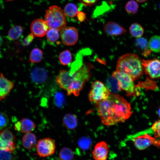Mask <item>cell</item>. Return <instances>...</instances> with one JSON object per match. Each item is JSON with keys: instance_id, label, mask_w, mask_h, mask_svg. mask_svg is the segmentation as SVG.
Segmentation results:
<instances>
[{"instance_id": "1", "label": "cell", "mask_w": 160, "mask_h": 160, "mask_svg": "<svg viewBox=\"0 0 160 160\" xmlns=\"http://www.w3.org/2000/svg\"><path fill=\"white\" fill-rule=\"evenodd\" d=\"M95 105L101 122L108 126L124 122L132 114L130 103L116 94H111L107 99L95 103Z\"/></svg>"}, {"instance_id": "2", "label": "cell", "mask_w": 160, "mask_h": 160, "mask_svg": "<svg viewBox=\"0 0 160 160\" xmlns=\"http://www.w3.org/2000/svg\"><path fill=\"white\" fill-rule=\"evenodd\" d=\"M116 71L127 74L134 81L143 74L144 71L142 60L136 54H125L118 59Z\"/></svg>"}, {"instance_id": "3", "label": "cell", "mask_w": 160, "mask_h": 160, "mask_svg": "<svg viewBox=\"0 0 160 160\" xmlns=\"http://www.w3.org/2000/svg\"><path fill=\"white\" fill-rule=\"evenodd\" d=\"M92 65L85 63L78 68L72 74L69 86L66 90L68 95L72 94L78 96L84 84L90 77V70Z\"/></svg>"}, {"instance_id": "4", "label": "cell", "mask_w": 160, "mask_h": 160, "mask_svg": "<svg viewBox=\"0 0 160 160\" xmlns=\"http://www.w3.org/2000/svg\"><path fill=\"white\" fill-rule=\"evenodd\" d=\"M66 15L64 10L57 5L49 7L46 11L44 20L49 28L60 30L66 25Z\"/></svg>"}, {"instance_id": "5", "label": "cell", "mask_w": 160, "mask_h": 160, "mask_svg": "<svg viewBox=\"0 0 160 160\" xmlns=\"http://www.w3.org/2000/svg\"><path fill=\"white\" fill-rule=\"evenodd\" d=\"M112 76L117 80L120 91H124L129 96H134L137 95L134 80L128 74L116 71L113 73Z\"/></svg>"}, {"instance_id": "6", "label": "cell", "mask_w": 160, "mask_h": 160, "mask_svg": "<svg viewBox=\"0 0 160 160\" xmlns=\"http://www.w3.org/2000/svg\"><path fill=\"white\" fill-rule=\"evenodd\" d=\"M110 94V91L102 82L96 81L92 84L88 97L91 102L96 103L107 99Z\"/></svg>"}, {"instance_id": "7", "label": "cell", "mask_w": 160, "mask_h": 160, "mask_svg": "<svg viewBox=\"0 0 160 160\" xmlns=\"http://www.w3.org/2000/svg\"><path fill=\"white\" fill-rule=\"evenodd\" d=\"M128 139L132 140L136 148L139 150H144L152 145L159 147L157 139L147 133H137L129 136Z\"/></svg>"}, {"instance_id": "8", "label": "cell", "mask_w": 160, "mask_h": 160, "mask_svg": "<svg viewBox=\"0 0 160 160\" xmlns=\"http://www.w3.org/2000/svg\"><path fill=\"white\" fill-rule=\"evenodd\" d=\"M16 137L7 128L0 130V149L13 153L17 148Z\"/></svg>"}, {"instance_id": "9", "label": "cell", "mask_w": 160, "mask_h": 160, "mask_svg": "<svg viewBox=\"0 0 160 160\" xmlns=\"http://www.w3.org/2000/svg\"><path fill=\"white\" fill-rule=\"evenodd\" d=\"M36 148L37 153L40 157L48 156L55 152V143L53 139L50 138H43L38 141Z\"/></svg>"}, {"instance_id": "10", "label": "cell", "mask_w": 160, "mask_h": 160, "mask_svg": "<svg viewBox=\"0 0 160 160\" xmlns=\"http://www.w3.org/2000/svg\"><path fill=\"white\" fill-rule=\"evenodd\" d=\"M143 71L151 78H160V60L158 59L142 60Z\"/></svg>"}, {"instance_id": "11", "label": "cell", "mask_w": 160, "mask_h": 160, "mask_svg": "<svg viewBox=\"0 0 160 160\" xmlns=\"http://www.w3.org/2000/svg\"><path fill=\"white\" fill-rule=\"evenodd\" d=\"M62 43L67 46L75 44L78 39V33L75 28L65 26L60 31Z\"/></svg>"}, {"instance_id": "12", "label": "cell", "mask_w": 160, "mask_h": 160, "mask_svg": "<svg viewBox=\"0 0 160 160\" xmlns=\"http://www.w3.org/2000/svg\"><path fill=\"white\" fill-rule=\"evenodd\" d=\"M49 27L44 20L38 18L33 20L30 25L31 33L34 36L39 37L45 36Z\"/></svg>"}, {"instance_id": "13", "label": "cell", "mask_w": 160, "mask_h": 160, "mask_svg": "<svg viewBox=\"0 0 160 160\" xmlns=\"http://www.w3.org/2000/svg\"><path fill=\"white\" fill-rule=\"evenodd\" d=\"M108 147L104 141H101L95 146L92 152L94 159L96 160H105L108 157Z\"/></svg>"}, {"instance_id": "14", "label": "cell", "mask_w": 160, "mask_h": 160, "mask_svg": "<svg viewBox=\"0 0 160 160\" xmlns=\"http://www.w3.org/2000/svg\"><path fill=\"white\" fill-rule=\"evenodd\" d=\"M72 74V73L70 71L64 69L60 70L56 78L58 85L66 91L70 84Z\"/></svg>"}, {"instance_id": "15", "label": "cell", "mask_w": 160, "mask_h": 160, "mask_svg": "<svg viewBox=\"0 0 160 160\" xmlns=\"http://www.w3.org/2000/svg\"><path fill=\"white\" fill-rule=\"evenodd\" d=\"M36 127V124L32 120L28 118H23L15 123L14 128L18 132L26 133L34 130Z\"/></svg>"}, {"instance_id": "16", "label": "cell", "mask_w": 160, "mask_h": 160, "mask_svg": "<svg viewBox=\"0 0 160 160\" xmlns=\"http://www.w3.org/2000/svg\"><path fill=\"white\" fill-rule=\"evenodd\" d=\"M14 85V82L0 74V101L4 99L10 92Z\"/></svg>"}, {"instance_id": "17", "label": "cell", "mask_w": 160, "mask_h": 160, "mask_svg": "<svg viewBox=\"0 0 160 160\" xmlns=\"http://www.w3.org/2000/svg\"><path fill=\"white\" fill-rule=\"evenodd\" d=\"M104 28L105 33L110 36H118L126 32V29L123 27L113 22L107 23L104 25Z\"/></svg>"}, {"instance_id": "18", "label": "cell", "mask_w": 160, "mask_h": 160, "mask_svg": "<svg viewBox=\"0 0 160 160\" xmlns=\"http://www.w3.org/2000/svg\"><path fill=\"white\" fill-rule=\"evenodd\" d=\"M32 80L36 84H41L44 82L47 77V72L44 68L36 67L34 68L31 73Z\"/></svg>"}, {"instance_id": "19", "label": "cell", "mask_w": 160, "mask_h": 160, "mask_svg": "<svg viewBox=\"0 0 160 160\" xmlns=\"http://www.w3.org/2000/svg\"><path fill=\"white\" fill-rule=\"evenodd\" d=\"M36 136L34 133L31 132L25 133L22 138V145L26 149H31L36 145Z\"/></svg>"}, {"instance_id": "20", "label": "cell", "mask_w": 160, "mask_h": 160, "mask_svg": "<svg viewBox=\"0 0 160 160\" xmlns=\"http://www.w3.org/2000/svg\"><path fill=\"white\" fill-rule=\"evenodd\" d=\"M63 123L65 126L68 129H75L77 126L78 121L76 117L74 115L67 113L63 117Z\"/></svg>"}, {"instance_id": "21", "label": "cell", "mask_w": 160, "mask_h": 160, "mask_svg": "<svg viewBox=\"0 0 160 160\" xmlns=\"http://www.w3.org/2000/svg\"><path fill=\"white\" fill-rule=\"evenodd\" d=\"M23 31V27L20 25H16L11 28L9 30L7 35L8 39L11 41L16 40L22 36Z\"/></svg>"}, {"instance_id": "22", "label": "cell", "mask_w": 160, "mask_h": 160, "mask_svg": "<svg viewBox=\"0 0 160 160\" xmlns=\"http://www.w3.org/2000/svg\"><path fill=\"white\" fill-rule=\"evenodd\" d=\"M129 29L131 35L136 38L141 37L144 33V29L143 27L137 23L132 24Z\"/></svg>"}, {"instance_id": "23", "label": "cell", "mask_w": 160, "mask_h": 160, "mask_svg": "<svg viewBox=\"0 0 160 160\" xmlns=\"http://www.w3.org/2000/svg\"><path fill=\"white\" fill-rule=\"evenodd\" d=\"M149 47L151 51L156 53H160V36L155 35L150 39Z\"/></svg>"}, {"instance_id": "24", "label": "cell", "mask_w": 160, "mask_h": 160, "mask_svg": "<svg viewBox=\"0 0 160 160\" xmlns=\"http://www.w3.org/2000/svg\"><path fill=\"white\" fill-rule=\"evenodd\" d=\"M58 58L60 63L63 65L69 64L72 60V55L70 51L68 49L64 50L59 55Z\"/></svg>"}, {"instance_id": "25", "label": "cell", "mask_w": 160, "mask_h": 160, "mask_svg": "<svg viewBox=\"0 0 160 160\" xmlns=\"http://www.w3.org/2000/svg\"><path fill=\"white\" fill-rule=\"evenodd\" d=\"M135 44L137 46L144 51V55H148L151 51L149 48L148 42L143 37H141L136 38Z\"/></svg>"}, {"instance_id": "26", "label": "cell", "mask_w": 160, "mask_h": 160, "mask_svg": "<svg viewBox=\"0 0 160 160\" xmlns=\"http://www.w3.org/2000/svg\"><path fill=\"white\" fill-rule=\"evenodd\" d=\"M43 57V52L38 48L33 49L31 51L29 56V62L32 63H36L40 62Z\"/></svg>"}, {"instance_id": "27", "label": "cell", "mask_w": 160, "mask_h": 160, "mask_svg": "<svg viewBox=\"0 0 160 160\" xmlns=\"http://www.w3.org/2000/svg\"><path fill=\"white\" fill-rule=\"evenodd\" d=\"M63 10L66 15L70 18L76 17L78 12L77 6L73 3H68L66 4Z\"/></svg>"}, {"instance_id": "28", "label": "cell", "mask_w": 160, "mask_h": 160, "mask_svg": "<svg viewBox=\"0 0 160 160\" xmlns=\"http://www.w3.org/2000/svg\"><path fill=\"white\" fill-rule=\"evenodd\" d=\"M148 130L149 134L154 133V137L157 140L160 147V120L156 121Z\"/></svg>"}, {"instance_id": "29", "label": "cell", "mask_w": 160, "mask_h": 160, "mask_svg": "<svg viewBox=\"0 0 160 160\" xmlns=\"http://www.w3.org/2000/svg\"><path fill=\"white\" fill-rule=\"evenodd\" d=\"M106 85V87L110 92H115L120 91L117 80L112 76L107 80Z\"/></svg>"}, {"instance_id": "30", "label": "cell", "mask_w": 160, "mask_h": 160, "mask_svg": "<svg viewBox=\"0 0 160 160\" xmlns=\"http://www.w3.org/2000/svg\"><path fill=\"white\" fill-rule=\"evenodd\" d=\"M59 157L60 160H72L73 158V153L71 149L67 147H64L60 150Z\"/></svg>"}, {"instance_id": "31", "label": "cell", "mask_w": 160, "mask_h": 160, "mask_svg": "<svg viewBox=\"0 0 160 160\" xmlns=\"http://www.w3.org/2000/svg\"><path fill=\"white\" fill-rule=\"evenodd\" d=\"M59 32L60 31L58 30L49 28L46 34L47 39L50 42H55L59 38Z\"/></svg>"}, {"instance_id": "32", "label": "cell", "mask_w": 160, "mask_h": 160, "mask_svg": "<svg viewBox=\"0 0 160 160\" xmlns=\"http://www.w3.org/2000/svg\"><path fill=\"white\" fill-rule=\"evenodd\" d=\"M139 7V5L136 1L134 0H130L126 3L125 8L127 13L135 14L137 13Z\"/></svg>"}, {"instance_id": "33", "label": "cell", "mask_w": 160, "mask_h": 160, "mask_svg": "<svg viewBox=\"0 0 160 160\" xmlns=\"http://www.w3.org/2000/svg\"><path fill=\"white\" fill-rule=\"evenodd\" d=\"M78 144L80 148L83 150H86L89 149L91 146L92 141L89 138L83 137L79 139Z\"/></svg>"}, {"instance_id": "34", "label": "cell", "mask_w": 160, "mask_h": 160, "mask_svg": "<svg viewBox=\"0 0 160 160\" xmlns=\"http://www.w3.org/2000/svg\"><path fill=\"white\" fill-rule=\"evenodd\" d=\"M9 119L7 115L4 112H0V128L3 129L8 124Z\"/></svg>"}, {"instance_id": "35", "label": "cell", "mask_w": 160, "mask_h": 160, "mask_svg": "<svg viewBox=\"0 0 160 160\" xmlns=\"http://www.w3.org/2000/svg\"><path fill=\"white\" fill-rule=\"evenodd\" d=\"M55 102L56 105L61 107L64 103V98L63 94L61 92L56 94L55 97Z\"/></svg>"}, {"instance_id": "36", "label": "cell", "mask_w": 160, "mask_h": 160, "mask_svg": "<svg viewBox=\"0 0 160 160\" xmlns=\"http://www.w3.org/2000/svg\"><path fill=\"white\" fill-rule=\"evenodd\" d=\"M12 152L0 149V160H11L14 157Z\"/></svg>"}, {"instance_id": "37", "label": "cell", "mask_w": 160, "mask_h": 160, "mask_svg": "<svg viewBox=\"0 0 160 160\" xmlns=\"http://www.w3.org/2000/svg\"><path fill=\"white\" fill-rule=\"evenodd\" d=\"M34 38V35L31 33L25 38L23 41V44L25 46L28 45L32 41Z\"/></svg>"}, {"instance_id": "38", "label": "cell", "mask_w": 160, "mask_h": 160, "mask_svg": "<svg viewBox=\"0 0 160 160\" xmlns=\"http://www.w3.org/2000/svg\"><path fill=\"white\" fill-rule=\"evenodd\" d=\"M82 4L86 6H91L96 3L100 0H79Z\"/></svg>"}, {"instance_id": "39", "label": "cell", "mask_w": 160, "mask_h": 160, "mask_svg": "<svg viewBox=\"0 0 160 160\" xmlns=\"http://www.w3.org/2000/svg\"><path fill=\"white\" fill-rule=\"evenodd\" d=\"M78 19L81 22L84 21L86 18V14L81 11H78L77 15Z\"/></svg>"}, {"instance_id": "40", "label": "cell", "mask_w": 160, "mask_h": 160, "mask_svg": "<svg viewBox=\"0 0 160 160\" xmlns=\"http://www.w3.org/2000/svg\"><path fill=\"white\" fill-rule=\"evenodd\" d=\"M3 43V40L1 36L0 35V46Z\"/></svg>"}, {"instance_id": "41", "label": "cell", "mask_w": 160, "mask_h": 160, "mask_svg": "<svg viewBox=\"0 0 160 160\" xmlns=\"http://www.w3.org/2000/svg\"><path fill=\"white\" fill-rule=\"evenodd\" d=\"M137 2L140 3H142L145 2L147 0H136Z\"/></svg>"}, {"instance_id": "42", "label": "cell", "mask_w": 160, "mask_h": 160, "mask_svg": "<svg viewBox=\"0 0 160 160\" xmlns=\"http://www.w3.org/2000/svg\"><path fill=\"white\" fill-rule=\"evenodd\" d=\"M158 112V114L159 115V116L160 117V108L159 109Z\"/></svg>"}, {"instance_id": "43", "label": "cell", "mask_w": 160, "mask_h": 160, "mask_svg": "<svg viewBox=\"0 0 160 160\" xmlns=\"http://www.w3.org/2000/svg\"><path fill=\"white\" fill-rule=\"evenodd\" d=\"M7 1H13L14 0H6Z\"/></svg>"}, {"instance_id": "44", "label": "cell", "mask_w": 160, "mask_h": 160, "mask_svg": "<svg viewBox=\"0 0 160 160\" xmlns=\"http://www.w3.org/2000/svg\"><path fill=\"white\" fill-rule=\"evenodd\" d=\"M159 7H160V5H159Z\"/></svg>"}]
</instances>
